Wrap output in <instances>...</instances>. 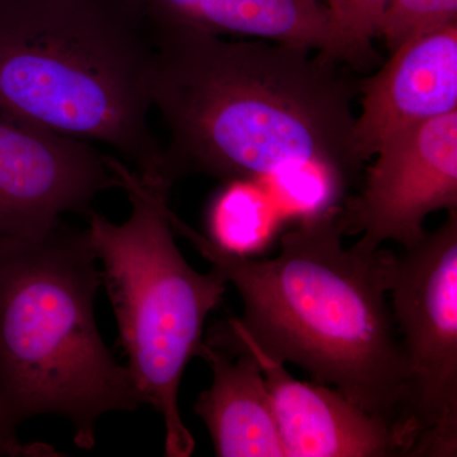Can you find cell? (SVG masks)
<instances>
[{
    "label": "cell",
    "instance_id": "obj_1",
    "mask_svg": "<svg viewBox=\"0 0 457 457\" xmlns=\"http://www.w3.org/2000/svg\"><path fill=\"white\" fill-rule=\"evenodd\" d=\"M154 32L152 104L167 131L171 186L195 173L253 180L281 204L315 182L345 192L360 176L356 87L339 62L273 41L186 27Z\"/></svg>",
    "mask_w": 457,
    "mask_h": 457
},
{
    "label": "cell",
    "instance_id": "obj_2",
    "mask_svg": "<svg viewBox=\"0 0 457 457\" xmlns=\"http://www.w3.org/2000/svg\"><path fill=\"white\" fill-rule=\"evenodd\" d=\"M341 210L300 219L278 257L260 261L222 251L173 212L170 219L242 297L243 318L221 323L392 426L407 457V366L386 303L393 252L345 248Z\"/></svg>",
    "mask_w": 457,
    "mask_h": 457
},
{
    "label": "cell",
    "instance_id": "obj_3",
    "mask_svg": "<svg viewBox=\"0 0 457 457\" xmlns=\"http://www.w3.org/2000/svg\"><path fill=\"white\" fill-rule=\"evenodd\" d=\"M88 231L62 221L40 236L0 237V455L50 456L17 431L41 414L64 417L90 450L104 414L143 404L128 368L99 335L101 272Z\"/></svg>",
    "mask_w": 457,
    "mask_h": 457
},
{
    "label": "cell",
    "instance_id": "obj_4",
    "mask_svg": "<svg viewBox=\"0 0 457 457\" xmlns=\"http://www.w3.org/2000/svg\"><path fill=\"white\" fill-rule=\"evenodd\" d=\"M155 55L140 0H0V110L164 179L150 128Z\"/></svg>",
    "mask_w": 457,
    "mask_h": 457
},
{
    "label": "cell",
    "instance_id": "obj_5",
    "mask_svg": "<svg viewBox=\"0 0 457 457\" xmlns=\"http://www.w3.org/2000/svg\"><path fill=\"white\" fill-rule=\"evenodd\" d=\"M131 212L114 224L87 213L90 245L102 262L128 370L143 404L163 418L164 455L189 457L194 437L179 407V385L204 343L207 315L221 303L228 282L218 270L197 272L174 242L168 204L171 186L146 179L114 161Z\"/></svg>",
    "mask_w": 457,
    "mask_h": 457
},
{
    "label": "cell",
    "instance_id": "obj_6",
    "mask_svg": "<svg viewBox=\"0 0 457 457\" xmlns=\"http://www.w3.org/2000/svg\"><path fill=\"white\" fill-rule=\"evenodd\" d=\"M393 319L407 366L409 457L457 455V210L420 242L393 252Z\"/></svg>",
    "mask_w": 457,
    "mask_h": 457
},
{
    "label": "cell",
    "instance_id": "obj_7",
    "mask_svg": "<svg viewBox=\"0 0 457 457\" xmlns=\"http://www.w3.org/2000/svg\"><path fill=\"white\" fill-rule=\"evenodd\" d=\"M362 188L341 210L343 231L372 252L387 240L403 248L426 236L438 210H457V111L396 134L376 152Z\"/></svg>",
    "mask_w": 457,
    "mask_h": 457
},
{
    "label": "cell",
    "instance_id": "obj_8",
    "mask_svg": "<svg viewBox=\"0 0 457 457\" xmlns=\"http://www.w3.org/2000/svg\"><path fill=\"white\" fill-rule=\"evenodd\" d=\"M113 156L0 110V237L40 236L120 188Z\"/></svg>",
    "mask_w": 457,
    "mask_h": 457
},
{
    "label": "cell",
    "instance_id": "obj_9",
    "mask_svg": "<svg viewBox=\"0 0 457 457\" xmlns=\"http://www.w3.org/2000/svg\"><path fill=\"white\" fill-rule=\"evenodd\" d=\"M207 343L257 360L278 420L285 457L404 456L398 433L380 418L324 384L303 383L246 337L216 324Z\"/></svg>",
    "mask_w": 457,
    "mask_h": 457
},
{
    "label": "cell",
    "instance_id": "obj_10",
    "mask_svg": "<svg viewBox=\"0 0 457 457\" xmlns=\"http://www.w3.org/2000/svg\"><path fill=\"white\" fill-rule=\"evenodd\" d=\"M360 92L354 141L365 162L399 132L457 111V23L392 51Z\"/></svg>",
    "mask_w": 457,
    "mask_h": 457
},
{
    "label": "cell",
    "instance_id": "obj_11",
    "mask_svg": "<svg viewBox=\"0 0 457 457\" xmlns=\"http://www.w3.org/2000/svg\"><path fill=\"white\" fill-rule=\"evenodd\" d=\"M198 357L212 370L195 413L209 429L216 456L285 457L269 387L249 352H227L204 342Z\"/></svg>",
    "mask_w": 457,
    "mask_h": 457
},
{
    "label": "cell",
    "instance_id": "obj_12",
    "mask_svg": "<svg viewBox=\"0 0 457 457\" xmlns=\"http://www.w3.org/2000/svg\"><path fill=\"white\" fill-rule=\"evenodd\" d=\"M153 26L245 36L321 54L332 47L324 0H140Z\"/></svg>",
    "mask_w": 457,
    "mask_h": 457
},
{
    "label": "cell",
    "instance_id": "obj_13",
    "mask_svg": "<svg viewBox=\"0 0 457 457\" xmlns=\"http://www.w3.org/2000/svg\"><path fill=\"white\" fill-rule=\"evenodd\" d=\"M209 213V239L228 253L251 257L270 245L284 220L264 186L253 180H228Z\"/></svg>",
    "mask_w": 457,
    "mask_h": 457
},
{
    "label": "cell",
    "instance_id": "obj_14",
    "mask_svg": "<svg viewBox=\"0 0 457 457\" xmlns=\"http://www.w3.org/2000/svg\"><path fill=\"white\" fill-rule=\"evenodd\" d=\"M390 0H324L332 20L333 40L328 59L365 68L374 62L372 41Z\"/></svg>",
    "mask_w": 457,
    "mask_h": 457
},
{
    "label": "cell",
    "instance_id": "obj_15",
    "mask_svg": "<svg viewBox=\"0 0 457 457\" xmlns=\"http://www.w3.org/2000/svg\"><path fill=\"white\" fill-rule=\"evenodd\" d=\"M457 23V0H390L378 26L390 53L444 27Z\"/></svg>",
    "mask_w": 457,
    "mask_h": 457
}]
</instances>
